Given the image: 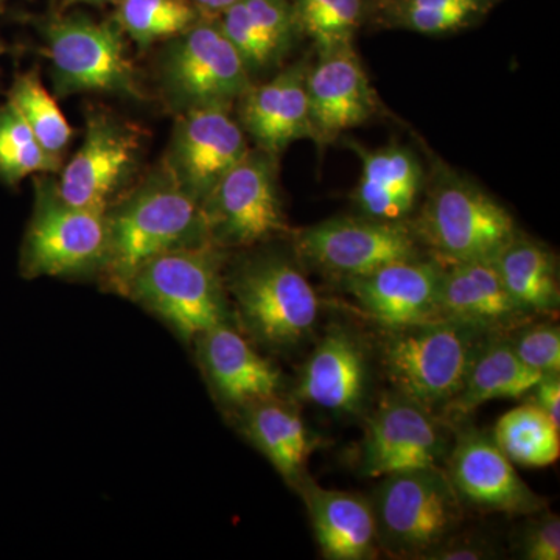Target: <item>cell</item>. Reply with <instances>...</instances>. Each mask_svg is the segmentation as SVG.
<instances>
[{
  "label": "cell",
  "mask_w": 560,
  "mask_h": 560,
  "mask_svg": "<svg viewBox=\"0 0 560 560\" xmlns=\"http://www.w3.org/2000/svg\"><path fill=\"white\" fill-rule=\"evenodd\" d=\"M106 223L108 249L102 276L119 293L154 257L212 245L200 202L180 189L162 165L106 210Z\"/></svg>",
  "instance_id": "cell-1"
},
{
  "label": "cell",
  "mask_w": 560,
  "mask_h": 560,
  "mask_svg": "<svg viewBox=\"0 0 560 560\" xmlns=\"http://www.w3.org/2000/svg\"><path fill=\"white\" fill-rule=\"evenodd\" d=\"M43 55L49 60L51 86L58 98L106 94L149 101L127 36L113 18L98 21L83 11L58 10L35 22Z\"/></svg>",
  "instance_id": "cell-2"
},
{
  "label": "cell",
  "mask_w": 560,
  "mask_h": 560,
  "mask_svg": "<svg viewBox=\"0 0 560 560\" xmlns=\"http://www.w3.org/2000/svg\"><path fill=\"white\" fill-rule=\"evenodd\" d=\"M488 331L452 319L388 329L382 364L397 396L423 410L447 407L463 388Z\"/></svg>",
  "instance_id": "cell-3"
},
{
  "label": "cell",
  "mask_w": 560,
  "mask_h": 560,
  "mask_svg": "<svg viewBox=\"0 0 560 560\" xmlns=\"http://www.w3.org/2000/svg\"><path fill=\"white\" fill-rule=\"evenodd\" d=\"M125 293L186 341L228 323L230 315L220 249L213 245L154 257L132 276Z\"/></svg>",
  "instance_id": "cell-4"
},
{
  "label": "cell",
  "mask_w": 560,
  "mask_h": 560,
  "mask_svg": "<svg viewBox=\"0 0 560 560\" xmlns=\"http://www.w3.org/2000/svg\"><path fill=\"white\" fill-rule=\"evenodd\" d=\"M224 283L243 329L260 345L291 349L315 329L318 296L289 257L256 254L242 260Z\"/></svg>",
  "instance_id": "cell-5"
},
{
  "label": "cell",
  "mask_w": 560,
  "mask_h": 560,
  "mask_svg": "<svg viewBox=\"0 0 560 560\" xmlns=\"http://www.w3.org/2000/svg\"><path fill=\"white\" fill-rule=\"evenodd\" d=\"M411 230L440 264L495 260L517 237L506 208L477 184L442 168Z\"/></svg>",
  "instance_id": "cell-6"
},
{
  "label": "cell",
  "mask_w": 560,
  "mask_h": 560,
  "mask_svg": "<svg viewBox=\"0 0 560 560\" xmlns=\"http://www.w3.org/2000/svg\"><path fill=\"white\" fill-rule=\"evenodd\" d=\"M371 504L378 548L394 558L425 559L463 522V501L447 471L429 467L381 478Z\"/></svg>",
  "instance_id": "cell-7"
},
{
  "label": "cell",
  "mask_w": 560,
  "mask_h": 560,
  "mask_svg": "<svg viewBox=\"0 0 560 560\" xmlns=\"http://www.w3.org/2000/svg\"><path fill=\"white\" fill-rule=\"evenodd\" d=\"M33 186L35 205L22 241L21 275L80 278L102 272L108 249L106 212L62 200L51 175L33 176Z\"/></svg>",
  "instance_id": "cell-8"
},
{
  "label": "cell",
  "mask_w": 560,
  "mask_h": 560,
  "mask_svg": "<svg viewBox=\"0 0 560 560\" xmlns=\"http://www.w3.org/2000/svg\"><path fill=\"white\" fill-rule=\"evenodd\" d=\"M158 83L176 116L202 106H232L254 84L241 55L210 16L165 40L158 57Z\"/></svg>",
  "instance_id": "cell-9"
},
{
  "label": "cell",
  "mask_w": 560,
  "mask_h": 560,
  "mask_svg": "<svg viewBox=\"0 0 560 560\" xmlns=\"http://www.w3.org/2000/svg\"><path fill=\"white\" fill-rule=\"evenodd\" d=\"M143 145L139 125L105 106H90L83 142L61 168L58 194L77 208L106 212L135 184Z\"/></svg>",
  "instance_id": "cell-10"
},
{
  "label": "cell",
  "mask_w": 560,
  "mask_h": 560,
  "mask_svg": "<svg viewBox=\"0 0 560 560\" xmlns=\"http://www.w3.org/2000/svg\"><path fill=\"white\" fill-rule=\"evenodd\" d=\"M279 158L249 150L201 202L210 243L253 248L289 231L278 183Z\"/></svg>",
  "instance_id": "cell-11"
},
{
  "label": "cell",
  "mask_w": 560,
  "mask_h": 560,
  "mask_svg": "<svg viewBox=\"0 0 560 560\" xmlns=\"http://www.w3.org/2000/svg\"><path fill=\"white\" fill-rule=\"evenodd\" d=\"M302 264L341 280L359 278L394 264L419 259V241L405 221L342 217L294 234Z\"/></svg>",
  "instance_id": "cell-12"
},
{
  "label": "cell",
  "mask_w": 560,
  "mask_h": 560,
  "mask_svg": "<svg viewBox=\"0 0 560 560\" xmlns=\"http://www.w3.org/2000/svg\"><path fill=\"white\" fill-rule=\"evenodd\" d=\"M231 109L221 105L189 109L178 114L173 127L162 167L200 205L250 150Z\"/></svg>",
  "instance_id": "cell-13"
},
{
  "label": "cell",
  "mask_w": 560,
  "mask_h": 560,
  "mask_svg": "<svg viewBox=\"0 0 560 560\" xmlns=\"http://www.w3.org/2000/svg\"><path fill=\"white\" fill-rule=\"evenodd\" d=\"M447 455V440L430 411L396 394L368 422L361 470L366 477L383 478L441 467Z\"/></svg>",
  "instance_id": "cell-14"
},
{
  "label": "cell",
  "mask_w": 560,
  "mask_h": 560,
  "mask_svg": "<svg viewBox=\"0 0 560 560\" xmlns=\"http://www.w3.org/2000/svg\"><path fill=\"white\" fill-rule=\"evenodd\" d=\"M445 471L463 504L475 510L508 515H533L544 510V500L518 477L492 434L464 431L448 451Z\"/></svg>",
  "instance_id": "cell-15"
},
{
  "label": "cell",
  "mask_w": 560,
  "mask_h": 560,
  "mask_svg": "<svg viewBox=\"0 0 560 560\" xmlns=\"http://www.w3.org/2000/svg\"><path fill=\"white\" fill-rule=\"evenodd\" d=\"M442 267L433 260H400L370 275L345 279L361 311L386 329L441 318Z\"/></svg>",
  "instance_id": "cell-16"
},
{
  "label": "cell",
  "mask_w": 560,
  "mask_h": 560,
  "mask_svg": "<svg viewBox=\"0 0 560 560\" xmlns=\"http://www.w3.org/2000/svg\"><path fill=\"white\" fill-rule=\"evenodd\" d=\"M305 88L312 140L319 147L363 125L378 109L377 95L353 46L318 55L316 65L308 68Z\"/></svg>",
  "instance_id": "cell-17"
},
{
  "label": "cell",
  "mask_w": 560,
  "mask_h": 560,
  "mask_svg": "<svg viewBox=\"0 0 560 560\" xmlns=\"http://www.w3.org/2000/svg\"><path fill=\"white\" fill-rule=\"evenodd\" d=\"M308 68V60L296 61L267 83L253 84L238 101V121L256 149L279 158L290 143L312 139L305 88Z\"/></svg>",
  "instance_id": "cell-18"
},
{
  "label": "cell",
  "mask_w": 560,
  "mask_h": 560,
  "mask_svg": "<svg viewBox=\"0 0 560 560\" xmlns=\"http://www.w3.org/2000/svg\"><path fill=\"white\" fill-rule=\"evenodd\" d=\"M195 341L210 388L223 404L245 408L278 397L282 385L278 368L230 323L213 327Z\"/></svg>",
  "instance_id": "cell-19"
},
{
  "label": "cell",
  "mask_w": 560,
  "mask_h": 560,
  "mask_svg": "<svg viewBox=\"0 0 560 560\" xmlns=\"http://www.w3.org/2000/svg\"><path fill=\"white\" fill-rule=\"evenodd\" d=\"M441 318L488 334L518 330L530 313L512 298L493 260L441 264Z\"/></svg>",
  "instance_id": "cell-20"
},
{
  "label": "cell",
  "mask_w": 560,
  "mask_h": 560,
  "mask_svg": "<svg viewBox=\"0 0 560 560\" xmlns=\"http://www.w3.org/2000/svg\"><path fill=\"white\" fill-rule=\"evenodd\" d=\"M368 381V361L360 341L335 327L308 357L296 394L326 410L357 412L366 396Z\"/></svg>",
  "instance_id": "cell-21"
},
{
  "label": "cell",
  "mask_w": 560,
  "mask_h": 560,
  "mask_svg": "<svg viewBox=\"0 0 560 560\" xmlns=\"http://www.w3.org/2000/svg\"><path fill=\"white\" fill-rule=\"evenodd\" d=\"M324 558L368 560L378 552L371 501L357 493L324 489L307 480L300 488Z\"/></svg>",
  "instance_id": "cell-22"
},
{
  "label": "cell",
  "mask_w": 560,
  "mask_h": 560,
  "mask_svg": "<svg viewBox=\"0 0 560 560\" xmlns=\"http://www.w3.org/2000/svg\"><path fill=\"white\" fill-rule=\"evenodd\" d=\"M361 160L353 202L361 215L383 221H404L415 210L425 176L418 158L407 147L390 143L368 150L353 143Z\"/></svg>",
  "instance_id": "cell-23"
},
{
  "label": "cell",
  "mask_w": 560,
  "mask_h": 560,
  "mask_svg": "<svg viewBox=\"0 0 560 560\" xmlns=\"http://www.w3.org/2000/svg\"><path fill=\"white\" fill-rule=\"evenodd\" d=\"M217 22L250 77L282 65L300 36L290 0H235Z\"/></svg>",
  "instance_id": "cell-24"
},
{
  "label": "cell",
  "mask_w": 560,
  "mask_h": 560,
  "mask_svg": "<svg viewBox=\"0 0 560 560\" xmlns=\"http://www.w3.org/2000/svg\"><path fill=\"white\" fill-rule=\"evenodd\" d=\"M243 410V431L280 477L294 488L305 480L304 469L315 447L300 412L278 397L257 401Z\"/></svg>",
  "instance_id": "cell-25"
},
{
  "label": "cell",
  "mask_w": 560,
  "mask_h": 560,
  "mask_svg": "<svg viewBox=\"0 0 560 560\" xmlns=\"http://www.w3.org/2000/svg\"><path fill=\"white\" fill-rule=\"evenodd\" d=\"M544 375L518 359L508 338L489 335L471 361L458 396L445 410L467 416L486 401L518 399L530 393Z\"/></svg>",
  "instance_id": "cell-26"
},
{
  "label": "cell",
  "mask_w": 560,
  "mask_h": 560,
  "mask_svg": "<svg viewBox=\"0 0 560 560\" xmlns=\"http://www.w3.org/2000/svg\"><path fill=\"white\" fill-rule=\"evenodd\" d=\"M493 261L512 298L530 315L558 312V265L551 250L517 235Z\"/></svg>",
  "instance_id": "cell-27"
},
{
  "label": "cell",
  "mask_w": 560,
  "mask_h": 560,
  "mask_svg": "<svg viewBox=\"0 0 560 560\" xmlns=\"http://www.w3.org/2000/svg\"><path fill=\"white\" fill-rule=\"evenodd\" d=\"M492 438L518 466L541 469L552 466L560 456V427L534 401L501 416Z\"/></svg>",
  "instance_id": "cell-28"
},
{
  "label": "cell",
  "mask_w": 560,
  "mask_h": 560,
  "mask_svg": "<svg viewBox=\"0 0 560 560\" xmlns=\"http://www.w3.org/2000/svg\"><path fill=\"white\" fill-rule=\"evenodd\" d=\"M205 14L191 0H119L113 20L139 51L186 32Z\"/></svg>",
  "instance_id": "cell-29"
},
{
  "label": "cell",
  "mask_w": 560,
  "mask_h": 560,
  "mask_svg": "<svg viewBox=\"0 0 560 560\" xmlns=\"http://www.w3.org/2000/svg\"><path fill=\"white\" fill-rule=\"evenodd\" d=\"M7 102L20 113L40 145L54 156L62 158L72 142L73 130L57 98L44 86L38 69L14 77Z\"/></svg>",
  "instance_id": "cell-30"
},
{
  "label": "cell",
  "mask_w": 560,
  "mask_h": 560,
  "mask_svg": "<svg viewBox=\"0 0 560 560\" xmlns=\"http://www.w3.org/2000/svg\"><path fill=\"white\" fill-rule=\"evenodd\" d=\"M300 36L312 39L318 55L352 47L366 16V0H290Z\"/></svg>",
  "instance_id": "cell-31"
},
{
  "label": "cell",
  "mask_w": 560,
  "mask_h": 560,
  "mask_svg": "<svg viewBox=\"0 0 560 560\" xmlns=\"http://www.w3.org/2000/svg\"><path fill=\"white\" fill-rule=\"evenodd\" d=\"M62 158L40 145L28 125L9 102L0 105V183L10 189L28 176L57 175Z\"/></svg>",
  "instance_id": "cell-32"
},
{
  "label": "cell",
  "mask_w": 560,
  "mask_h": 560,
  "mask_svg": "<svg viewBox=\"0 0 560 560\" xmlns=\"http://www.w3.org/2000/svg\"><path fill=\"white\" fill-rule=\"evenodd\" d=\"M495 0H386L390 24L423 35H444L480 20Z\"/></svg>",
  "instance_id": "cell-33"
},
{
  "label": "cell",
  "mask_w": 560,
  "mask_h": 560,
  "mask_svg": "<svg viewBox=\"0 0 560 560\" xmlns=\"http://www.w3.org/2000/svg\"><path fill=\"white\" fill-rule=\"evenodd\" d=\"M518 359L541 372V374H559L560 372V330L552 323L533 324L517 331L510 340Z\"/></svg>",
  "instance_id": "cell-34"
},
{
  "label": "cell",
  "mask_w": 560,
  "mask_h": 560,
  "mask_svg": "<svg viewBox=\"0 0 560 560\" xmlns=\"http://www.w3.org/2000/svg\"><path fill=\"white\" fill-rule=\"evenodd\" d=\"M518 555L526 560L560 559V518L541 514L526 522L518 537Z\"/></svg>",
  "instance_id": "cell-35"
},
{
  "label": "cell",
  "mask_w": 560,
  "mask_h": 560,
  "mask_svg": "<svg viewBox=\"0 0 560 560\" xmlns=\"http://www.w3.org/2000/svg\"><path fill=\"white\" fill-rule=\"evenodd\" d=\"M492 547L488 541L478 539H455V534L440 547L425 556L431 560H477L493 558Z\"/></svg>",
  "instance_id": "cell-36"
},
{
  "label": "cell",
  "mask_w": 560,
  "mask_h": 560,
  "mask_svg": "<svg viewBox=\"0 0 560 560\" xmlns=\"http://www.w3.org/2000/svg\"><path fill=\"white\" fill-rule=\"evenodd\" d=\"M534 404L550 416L552 422L560 427V377L559 374L544 375L534 386Z\"/></svg>",
  "instance_id": "cell-37"
},
{
  "label": "cell",
  "mask_w": 560,
  "mask_h": 560,
  "mask_svg": "<svg viewBox=\"0 0 560 560\" xmlns=\"http://www.w3.org/2000/svg\"><path fill=\"white\" fill-rule=\"evenodd\" d=\"M205 16L217 18L223 13L235 0H191Z\"/></svg>",
  "instance_id": "cell-38"
},
{
  "label": "cell",
  "mask_w": 560,
  "mask_h": 560,
  "mask_svg": "<svg viewBox=\"0 0 560 560\" xmlns=\"http://www.w3.org/2000/svg\"><path fill=\"white\" fill-rule=\"evenodd\" d=\"M119 0H60V10H69L72 7L88 3V5H101V3H117Z\"/></svg>",
  "instance_id": "cell-39"
},
{
  "label": "cell",
  "mask_w": 560,
  "mask_h": 560,
  "mask_svg": "<svg viewBox=\"0 0 560 560\" xmlns=\"http://www.w3.org/2000/svg\"><path fill=\"white\" fill-rule=\"evenodd\" d=\"M7 46H5V43H3V39L0 38V57H2V55H5L7 54Z\"/></svg>",
  "instance_id": "cell-40"
}]
</instances>
